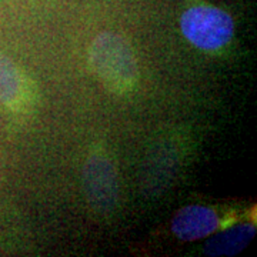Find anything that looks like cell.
I'll return each mask as SVG.
<instances>
[{"label":"cell","mask_w":257,"mask_h":257,"mask_svg":"<svg viewBox=\"0 0 257 257\" xmlns=\"http://www.w3.org/2000/svg\"><path fill=\"white\" fill-rule=\"evenodd\" d=\"M90 62L94 73L109 89L127 92L139 77L138 63L128 43L119 35L104 32L90 47Z\"/></svg>","instance_id":"6da1fadb"},{"label":"cell","mask_w":257,"mask_h":257,"mask_svg":"<svg viewBox=\"0 0 257 257\" xmlns=\"http://www.w3.org/2000/svg\"><path fill=\"white\" fill-rule=\"evenodd\" d=\"M180 29L193 46L202 50H217L231 40L234 23L224 10L196 6L182 15Z\"/></svg>","instance_id":"7a4b0ae2"},{"label":"cell","mask_w":257,"mask_h":257,"mask_svg":"<svg viewBox=\"0 0 257 257\" xmlns=\"http://www.w3.org/2000/svg\"><path fill=\"white\" fill-rule=\"evenodd\" d=\"M83 187L94 210L109 213L117 204L119 183L114 166L101 155H93L83 167Z\"/></svg>","instance_id":"3957f363"},{"label":"cell","mask_w":257,"mask_h":257,"mask_svg":"<svg viewBox=\"0 0 257 257\" xmlns=\"http://www.w3.org/2000/svg\"><path fill=\"white\" fill-rule=\"evenodd\" d=\"M219 227L217 213L207 206H186L177 211L172 220V231L183 241L209 237Z\"/></svg>","instance_id":"277c9868"},{"label":"cell","mask_w":257,"mask_h":257,"mask_svg":"<svg viewBox=\"0 0 257 257\" xmlns=\"http://www.w3.org/2000/svg\"><path fill=\"white\" fill-rule=\"evenodd\" d=\"M256 234L253 223H240L214 234L206 241L204 253L211 257L236 256L251 243Z\"/></svg>","instance_id":"5b68a950"},{"label":"cell","mask_w":257,"mask_h":257,"mask_svg":"<svg viewBox=\"0 0 257 257\" xmlns=\"http://www.w3.org/2000/svg\"><path fill=\"white\" fill-rule=\"evenodd\" d=\"M20 93V77L15 64L0 53V103H12Z\"/></svg>","instance_id":"8992f818"}]
</instances>
